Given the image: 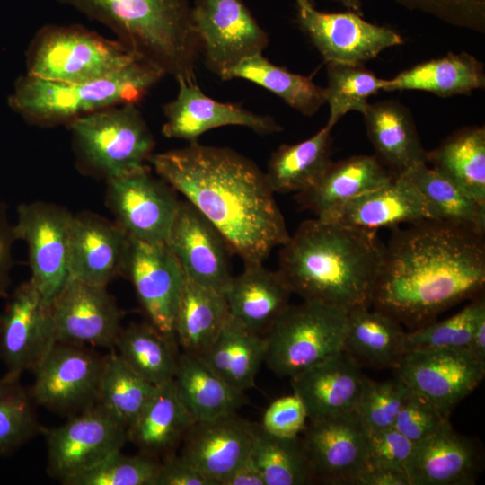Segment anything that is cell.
<instances>
[{
    "label": "cell",
    "instance_id": "d6986e66",
    "mask_svg": "<svg viewBox=\"0 0 485 485\" xmlns=\"http://www.w3.org/2000/svg\"><path fill=\"white\" fill-rule=\"evenodd\" d=\"M165 244L189 279L225 293L232 252L219 231L189 201L180 200Z\"/></svg>",
    "mask_w": 485,
    "mask_h": 485
},
{
    "label": "cell",
    "instance_id": "4fadbf2b",
    "mask_svg": "<svg viewBox=\"0 0 485 485\" xmlns=\"http://www.w3.org/2000/svg\"><path fill=\"white\" fill-rule=\"evenodd\" d=\"M300 28L326 63L365 64L382 51L403 43L395 31L347 11L325 13L308 0H295Z\"/></svg>",
    "mask_w": 485,
    "mask_h": 485
},
{
    "label": "cell",
    "instance_id": "7402d4cb",
    "mask_svg": "<svg viewBox=\"0 0 485 485\" xmlns=\"http://www.w3.org/2000/svg\"><path fill=\"white\" fill-rule=\"evenodd\" d=\"M130 237L117 223L99 215H73L70 227V278L105 287L125 273Z\"/></svg>",
    "mask_w": 485,
    "mask_h": 485
},
{
    "label": "cell",
    "instance_id": "9f6ffc18",
    "mask_svg": "<svg viewBox=\"0 0 485 485\" xmlns=\"http://www.w3.org/2000/svg\"><path fill=\"white\" fill-rule=\"evenodd\" d=\"M220 485H265L251 452Z\"/></svg>",
    "mask_w": 485,
    "mask_h": 485
},
{
    "label": "cell",
    "instance_id": "4dcf8cb0",
    "mask_svg": "<svg viewBox=\"0 0 485 485\" xmlns=\"http://www.w3.org/2000/svg\"><path fill=\"white\" fill-rule=\"evenodd\" d=\"M406 331L392 316L363 306L347 315L343 351L360 367L394 368L405 354Z\"/></svg>",
    "mask_w": 485,
    "mask_h": 485
},
{
    "label": "cell",
    "instance_id": "484cf974",
    "mask_svg": "<svg viewBox=\"0 0 485 485\" xmlns=\"http://www.w3.org/2000/svg\"><path fill=\"white\" fill-rule=\"evenodd\" d=\"M321 220L377 231L401 224L434 220V216L419 190L400 174Z\"/></svg>",
    "mask_w": 485,
    "mask_h": 485
},
{
    "label": "cell",
    "instance_id": "ffe728a7",
    "mask_svg": "<svg viewBox=\"0 0 485 485\" xmlns=\"http://www.w3.org/2000/svg\"><path fill=\"white\" fill-rule=\"evenodd\" d=\"M51 311L57 342L115 347L121 314L105 287L70 278Z\"/></svg>",
    "mask_w": 485,
    "mask_h": 485
},
{
    "label": "cell",
    "instance_id": "91938a15",
    "mask_svg": "<svg viewBox=\"0 0 485 485\" xmlns=\"http://www.w3.org/2000/svg\"><path fill=\"white\" fill-rule=\"evenodd\" d=\"M308 1H310V2L313 3V0H308Z\"/></svg>",
    "mask_w": 485,
    "mask_h": 485
},
{
    "label": "cell",
    "instance_id": "e575fe53",
    "mask_svg": "<svg viewBox=\"0 0 485 485\" xmlns=\"http://www.w3.org/2000/svg\"><path fill=\"white\" fill-rule=\"evenodd\" d=\"M228 316L223 293L184 276L174 322L176 341L183 353L199 357L216 339Z\"/></svg>",
    "mask_w": 485,
    "mask_h": 485
},
{
    "label": "cell",
    "instance_id": "cb8c5ba5",
    "mask_svg": "<svg viewBox=\"0 0 485 485\" xmlns=\"http://www.w3.org/2000/svg\"><path fill=\"white\" fill-rule=\"evenodd\" d=\"M290 378L307 419L317 420L356 410L366 376L342 350Z\"/></svg>",
    "mask_w": 485,
    "mask_h": 485
},
{
    "label": "cell",
    "instance_id": "603a6c76",
    "mask_svg": "<svg viewBox=\"0 0 485 485\" xmlns=\"http://www.w3.org/2000/svg\"><path fill=\"white\" fill-rule=\"evenodd\" d=\"M255 425L236 412L195 421L181 444L180 454L220 485L251 454Z\"/></svg>",
    "mask_w": 485,
    "mask_h": 485
},
{
    "label": "cell",
    "instance_id": "9a60e30c",
    "mask_svg": "<svg viewBox=\"0 0 485 485\" xmlns=\"http://www.w3.org/2000/svg\"><path fill=\"white\" fill-rule=\"evenodd\" d=\"M173 190L146 165L107 179V202L116 222L146 242H165L180 203Z\"/></svg>",
    "mask_w": 485,
    "mask_h": 485
},
{
    "label": "cell",
    "instance_id": "ab89813d",
    "mask_svg": "<svg viewBox=\"0 0 485 485\" xmlns=\"http://www.w3.org/2000/svg\"><path fill=\"white\" fill-rule=\"evenodd\" d=\"M177 341L153 324L131 323L120 330L117 347L120 357L154 385L173 380L179 355Z\"/></svg>",
    "mask_w": 485,
    "mask_h": 485
},
{
    "label": "cell",
    "instance_id": "f907efd6",
    "mask_svg": "<svg viewBox=\"0 0 485 485\" xmlns=\"http://www.w3.org/2000/svg\"><path fill=\"white\" fill-rule=\"evenodd\" d=\"M413 445L393 427L368 433L366 467L406 472Z\"/></svg>",
    "mask_w": 485,
    "mask_h": 485
},
{
    "label": "cell",
    "instance_id": "6f0895ef",
    "mask_svg": "<svg viewBox=\"0 0 485 485\" xmlns=\"http://www.w3.org/2000/svg\"><path fill=\"white\" fill-rule=\"evenodd\" d=\"M469 349L478 358L485 361V311L477 319Z\"/></svg>",
    "mask_w": 485,
    "mask_h": 485
},
{
    "label": "cell",
    "instance_id": "ee69618b",
    "mask_svg": "<svg viewBox=\"0 0 485 485\" xmlns=\"http://www.w3.org/2000/svg\"><path fill=\"white\" fill-rule=\"evenodd\" d=\"M21 375L0 377V457L11 454L42 431L30 389Z\"/></svg>",
    "mask_w": 485,
    "mask_h": 485
},
{
    "label": "cell",
    "instance_id": "7c38bea8",
    "mask_svg": "<svg viewBox=\"0 0 485 485\" xmlns=\"http://www.w3.org/2000/svg\"><path fill=\"white\" fill-rule=\"evenodd\" d=\"M393 369L409 389L449 417L484 379L485 361L468 348L414 349Z\"/></svg>",
    "mask_w": 485,
    "mask_h": 485
},
{
    "label": "cell",
    "instance_id": "3957f363",
    "mask_svg": "<svg viewBox=\"0 0 485 485\" xmlns=\"http://www.w3.org/2000/svg\"><path fill=\"white\" fill-rule=\"evenodd\" d=\"M384 249L376 231L305 220L281 245L278 271L304 301L348 313L370 307Z\"/></svg>",
    "mask_w": 485,
    "mask_h": 485
},
{
    "label": "cell",
    "instance_id": "8992f818",
    "mask_svg": "<svg viewBox=\"0 0 485 485\" xmlns=\"http://www.w3.org/2000/svg\"><path fill=\"white\" fill-rule=\"evenodd\" d=\"M138 60L117 40L80 25L48 24L34 35L26 52L30 75L79 84L114 75Z\"/></svg>",
    "mask_w": 485,
    "mask_h": 485
},
{
    "label": "cell",
    "instance_id": "52a82bcc",
    "mask_svg": "<svg viewBox=\"0 0 485 485\" xmlns=\"http://www.w3.org/2000/svg\"><path fill=\"white\" fill-rule=\"evenodd\" d=\"M69 126L81 163L107 179L145 165L153 154V135L136 103L102 109Z\"/></svg>",
    "mask_w": 485,
    "mask_h": 485
},
{
    "label": "cell",
    "instance_id": "83f0119b",
    "mask_svg": "<svg viewBox=\"0 0 485 485\" xmlns=\"http://www.w3.org/2000/svg\"><path fill=\"white\" fill-rule=\"evenodd\" d=\"M224 295L229 314L264 337L289 305L292 293L278 270H269L263 263H250L232 278Z\"/></svg>",
    "mask_w": 485,
    "mask_h": 485
},
{
    "label": "cell",
    "instance_id": "e0dca14e",
    "mask_svg": "<svg viewBox=\"0 0 485 485\" xmlns=\"http://www.w3.org/2000/svg\"><path fill=\"white\" fill-rule=\"evenodd\" d=\"M56 342L51 304L29 279L14 289L0 314V357L6 372L33 371Z\"/></svg>",
    "mask_w": 485,
    "mask_h": 485
},
{
    "label": "cell",
    "instance_id": "d4e9b609",
    "mask_svg": "<svg viewBox=\"0 0 485 485\" xmlns=\"http://www.w3.org/2000/svg\"><path fill=\"white\" fill-rule=\"evenodd\" d=\"M481 467V456L474 443L447 421L414 443L406 472L410 485H471Z\"/></svg>",
    "mask_w": 485,
    "mask_h": 485
},
{
    "label": "cell",
    "instance_id": "6da1fadb",
    "mask_svg": "<svg viewBox=\"0 0 485 485\" xmlns=\"http://www.w3.org/2000/svg\"><path fill=\"white\" fill-rule=\"evenodd\" d=\"M148 162L219 231L244 264L263 263L289 238L265 173L242 154L196 141L153 154Z\"/></svg>",
    "mask_w": 485,
    "mask_h": 485
},
{
    "label": "cell",
    "instance_id": "30bf717a",
    "mask_svg": "<svg viewBox=\"0 0 485 485\" xmlns=\"http://www.w3.org/2000/svg\"><path fill=\"white\" fill-rule=\"evenodd\" d=\"M191 22L199 53L220 77L244 58L262 54L269 43L242 0H196Z\"/></svg>",
    "mask_w": 485,
    "mask_h": 485
},
{
    "label": "cell",
    "instance_id": "11a10c76",
    "mask_svg": "<svg viewBox=\"0 0 485 485\" xmlns=\"http://www.w3.org/2000/svg\"><path fill=\"white\" fill-rule=\"evenodd\" d=\"M356 485H410L405 471L365 467Z\"/></svg>",
    "mask_w": 485,
    "mask_h": 485
},
{
    "label": "cell",
    "instance_id": "5b68a950",
    "mask_svg": "<svg viewBox=\"0 0 485 485\" xmlns=\"http://www.w3.org/2000/svg\"><path fill=\"white\" fill-rule=\"evenodd\" d=\"M164 75L136 60L108 77L79 84L54 82L26 74L9 98L10 106L30 123L68 124L92 112L137 103Z\"/></svg>",
    "mask_w": 485,
    "mask_h": 485
},
{
    "label": "cell",
    "instance_id": "1f68e13d",
    "mask_svg": "<svg viewBox=\"0 0 485 485\" xmlns=\"http://www.w3.org/2000/svg\"><path fill=\"white\" fill-rule=\"evenodd\" d=\"M485 87L483 63L467 53L448 55L419 63L385 79L382 91L416 90L447 98L471 94Z\"/></svg>",
    "mask_w": 485,
    "mask_h": 485
},
{
    "label": "cell",
    "instance_id": "db71d44e",
    "mask_svg": "<svg viewBox=\"0 0 485 485\" xmlns=\"http://www.w3.org/2000/svg\"><path fill=\"white\" fill-rule=\"evenodd\" d=\"M16 241L7 216L6 207L0 200V299L5 296L10 284L13 264L12 250Z\"/></svg>",
    "mask_w": 485,
    "mask_h": 485
},
{
    "label": "cell",
    "instance_id": "60d3db41",
    "mask_svg": "<svg viewBox=\"0 0 485 485\" xmlns=\"http://www.w3.org/2000/svg\"><path fill=\"white\" fill-rule=\"evenodd\" d=\"M155 387L113 352L103 357L95 404L128 428Z\"/></svg>",
    "mask_w": 485,
    "mask_h": 485
},
{
    "label": "cell",
    "instance_id": "ba28073f",
    "mask_svg": "<svg viewBox=\"0 0 485 485\" xmlns=\"http://www.w3.org/2000/svg\"><path fill=\"white\" fill-rule=\"evenodd\" d=\"M348 313L322 304H289L264 335L267 366L291 377L343 350Z\"/></svg>",
    "mask_w": 485,
    "mask_h": 485
},
{
    "label": "cell",
    "instance_id": "44dd1931",
    "mask_svg": "<svg viewBox=\"0 0 485 485\" xmlns=\"http://www.w3.org/2000/svg\"><path fill=\"white\" fill-rule=\"evenodd\" d=\"M176 97L163 106L162 132L169 138L198 141L205 132L225 126H242L260 135L282 130L271 117L256 114L241 105L222 102L206 95L197 81H177Z\"/></svg>",
    "mask_w": 485,
    "mask_h": 485
},
{
    "label": "cell",
    "instance_id": "8fae6325",
    "mask_svg": "<svg viewBox=\"0 0 485 485\" xmlns=\"http://www.w3.org/2000/svg\"><path fill=\"white\" fill-rule=\"evenodd\" d=\"M42 431L48 447V472L62 484L121 451L128 441L127 428L97 404Z\"/></svg>",
    "mask_w": 485,
    "mask_h": 485
},
{
    "label": "cell",
    "instance_id": "f5cc1de1",
    "mask_svg": "<svg viewBox=\"0 0 485 485\" xmlns=\"http://www.w3.org/2000/svg\"><path fill=\"white\" fill-rule=\"evenodd\" d=\"M154 485H216L181 454H172L160 462Z\"/></svg>",
    "mask_w": 485,
    "mask_h": 485
},
{
    "label": "cell",
    "instance_id": "836d02e7",
    "mask_svg": "<svg viewBox=\"0 0 485 485\" xmlns=\"http://www.w3.org/2000/svg\"><path fill=\"white\" fill-rule=\"evenodd\" d=\"M173 383L195 421L234 413L246 402L243 392L227 384L195 355H179Z\"/></svg>",
    "mask_w": 485,
    "mask_h": 485
},
{
    "label": "cell",
    "instance_id": "681fc988",
    "mask_svg": "<svg viewBox=\"0 0 485 485\" xmlns=\"http://www.w3.org/2000/svg\"><path fill=\"white\" fill-rule=\"evenodd\" d=\"M448 418L432 403L409 389L392 427L416 443L436 432L449 421Z\"/></svg>",
    "mask_w": 485,
    "mask_h": 485
},
{
    "label": "cell",
    "instance_id": "7a4b0ae2",
    "mask_svg": "<svg viewBox=\"0 0 485 485\" xmlns=\"http://www.w3.org/2000/svg\"><path fill=\"white\" fill-rule=\"evenodd\" d=\"M484 286V235L425 220L396 229L384 245L370 306L410 331L476 296Z\"/></svg>",
    "mask_w": 485,
    "mask_h": 485
},
{
    "label": "cell",
    "instance_id": "b9f144b4",
    "mask_svg": "<svg viewBox=\"0 0 485 485\" xmlns=\"http://www.w3.org/2000/svg\"><path fill=\"white\" fill-rule=\"evenodd\" d=\"M251 454L265 485H305L313 482L300 436H274L256 424Z\"/></svg>",
    "mask_w": 485,
    "mask_h": 485
},
{
    "label": "cell",
    "instance_id": "2e32d148",
    "mask_svg": "<svg viewBox=\"0 0 485 485\" xmlns=\"http://www.w3.org/2000/svg\"><path fill=\"white\" fill-rule=\"evenodd\" d=\"M301 439L313 482L356 485L366 466L368 442L356 410L309 420Z\"/></svg>",
    "mask_w": 485,
    "mask_h": 485
},
{
    "label": "cell",
    "instance_id": "4316f807",
    "mask_svg": "<svg viewBox=\"0 0 485 485\" xmlns=\"http://www.w3.org/2000/svg\"><path fill=\"white\" fill-rule=\"evenodd\" d=\"M394 176L375 155H354L331 162L314 185L296 194V199L302 208L322 219Z\"/></svg>",
    "mask_w": 485,
    "mask_h": 485
},
{
    "label": "cell",
    "instance_id": "7bdbcfd3",
    "mask_svg": "<svg viewBox=\"0 0 485 485\" xmlns=\"http://www.w3.org/2000/svg\"><path fill=\"white\" fill-rule=\"evenodd\" d=\"M327 78L324 96L329 105V118L325 127L331 129L349 111L363 114L369 97L382 91L385 81L364 64L331 62L327 63Z\"/></svg>",
    "mask_w": 485,
    "mask_h": 485
},
{
    "label": "cell",
    "instance_id": "74e56055",
    "mask_svg": "<svg viewBox=\"0 0 485 485\" xmlns=\"http://www.w3.org/2000/svg\"><path fill=\"white\" fill-rule=\"evenodd\" d=\"M427 163L485 203V128L463 127L428 152Z\"/></svg>",
    "mask_w": 485,
    "mask_h": 485
},
{
    "label": "cell",
    "instance_id": "680465c9",
    "mask_svg": "<svg viewBox=\"0 0 485 485\" xmlns=\"http://www.w3.org/2000/svg\"><path fill=\"white\" fill-rule=\"evenodd\" d=\"M340 4L347 10L357 13L363 16L361 0H331Z\"/></svg>",
    "mask_w": 485,
    "mask_h": 485
},
{
    "label": "cell",
    "instance_id": "7dc6e473",
    "mask_svg": "<svg viewBox=\"0 0 485 485\" xmlns=\"http://www.w3.org/2000/svg\"><path fill=\"white\" fill-rule=\"evenodd\" d=\"M408 392L397 376L383 382L366 378L356 411L368 433L393 426Z\"/></svg>",
    "mask_w": 485,
    "mask_h": 485
},
{
    "label": "cell",
    "instance_id": "8d00e7d4",
    "mask_svg": "<svg viewBox=\"0 0 485 485\" xmlns=\"http://www.w3.org/2000/svg\"><path fill=\"white\" fill-rule=\"evenodd\" d=\"M401 174L419 190L434 220L484 235L485 203L476 200L428 163L415 164Z\"/></svg>",
    "mask_w": 485,
    "mask_h": 485
},
{
    "label": "cell",
    "instance_id": "d6a6232c",
    "mask_svg": "<svg viewBox=\"0 0 485 485\" xmlns=\"http://www.w3.org/2000/svg\"><path fill=\"white\" fill-rule=\"evenodd\" d=\"M265 350L264 337L229 314L216 339L199 357L227 384L244 392L255 385Z\"/></svg>",
    "mask_w": 485,
    "mask_h": 485
},
{
    "label": "cell",
    "instance_id": "bcb514c9",
    "mask_svg": "<svg viewBox=\"0 0 485 485\" xmlns=\"http://www.w3.org/2000/svg\"><path fill=\"white\" fill-rule=\"evenodd\" d=\"M160 461L141 453L116 452L91 469L69 479L65 485H154Z\"/></svg>",
    "mask_w": 485,
    "mask_h": 485
},
{
    "label": "cell",
    "instance_id": "f546056e",
    "mask_svg": "<svg viewBox=\"0 0 485 485\" xmlns=\"http://www.w3.org/2000/svg\"><path fill=\"white\" fill-rule=\"evenodd\" d=\"M194 422L172 380L156 385L146 406L127 428L128 441L143 454L165 458L174 454Z\"/></svg>",
    "mask_w": 485,
    "mask_h": 485
},
{
    "label": "cell",
    "instance_id": "c3c4849f",
    "mask_svg": "<svg viewBox=\"0 0 485 485\" xmlns=\"http://www.w3.org/2000/svg\"><path fill=\"white\" fill-rule=\"evenodd\" d=\"M410 10L480 33L485 32V0H394Z\"/></svg>",
    "mask_w": 485,
    "mask_h": 485
},
{
    "label": "cell",
    "instance_id": "f35d334b",
    "mask_svg": "<svg viewBox=\"0 0 485 485\" xmlns=\"http://www.w3.org/2000/svg\"><path fill=\"white\" fill-rule=\"evenodd\" d=\"M220 78H241L254 83L305 116L315 114L325 104L324 88L317 85L311 76L276 66L262 54L244 58Z\"/></svg>",
    "mask_w": 485,
    "mask_h": 485
},
{
    "label": "cell",
    "instance_id": "f6af8a7d",
    "mask_svg": "<svg viewBox=\"0 0 485 485\" xmlns=\"http://www.w3.org/2000/svg\"><path fill=\"white\" fill-rule=\"evenodd\" d=\"M485 311L481 295L453 316L406 331L405 350L468 348L480 314ZM405 352V353H406Z\"/></svg>",
    "mask_w": 485,
    "mask_h": 485
},
{
    "label": "cell",
    "instance_id": "9c48e42d",
    "mask_svg": "<svg viewBox=\"0 0 485 485\" xmlns=\"http://www.w3.org/2000/svg\"><path fill=\"white\" fill-rule=\"evenodd\" d=\"M73 214L52 203L34 201L17 207L13 230L26 242L31 282L49 304L70 278V227Z\"/></svg>",
    "mask_w": 485,
    "mask_h": 485
},
{
    "label": "cell",
    "instance_id": "f1b7e54d",
    "mask_svg": "<svg viewBox=\"0 0 485 485\" xmlns=\"http://www.w3.org/2000/svg\"><path fill=\"white\" fill-rule=\"evenodd\" d=\"M375 156L394 175L427 163L410 110L396 100L369 103L362 114Z\"/></svg>",
    "mask_w": 485,
    "mask_h": 485
},
{
    "label": "cell",
    "instance_id": "ac0fdd59",
    "mask_svg": "<svg viewBox=\"0 0 485 485\" xmlns=\"http://www.w3.org/2000/svg\"><path fill=\"white\" fill-rule=\"evenodd\" d=\"M125 273L149 322L176 340L174 322L184 274L165 242H146L130 237Z\"/></svg>",
    "mask_w": 485,
    "mask_h": 485
},
{
    "label": "cell",
    "instance_id": "5bb4252c",
    "mask_svg": "<svg viewBox=\"0 0 485 485\" xmlns=\"http://www.w3.org/2000/svg\"><path fill=\"white\" fill-rule=\"evenodd\" d=\"M102 362L84 346L56 342L32 371L35 403L71 416L93 406Z\"/></svg>",
    "mask_w": 485,
    "mask_h": 485
},
{
    "label": "cell",
    "instance_id": "d590c367",
    "mask_svg": "<svg viewBox=\"0 0 485 485\" xmlns=\"http://www.w3.org/2000/svg\"><path fill=\"white\" fill-rule=\"evenodd\" d=\"M331 144V129L324 126L308 139L280 146L264 172L273 193H299L314 185L332 162Z\"/></svg>",
    "mask_w": 485,
    "mask_h": 485
},
{
    "label": "cell",
    "instance_id": "816d5d0a",
    "mask_svg": "<svg viewBox=\"0 0 485 485\" xmlns=\"http://www.w3.org/2000/svg\"><path fill=\"white\" fill-rule=\"evenodd\" d=\"M307 414L301 400L293 392L273 401L265 410L260 428L274 436H299L306 427Z\"/></svg>",
    "mask_w": 485,
    "mask_h": 485
},
{
    "label": "cell",
    "instance_id": "277c9868",
    "mask_svg": "<svg viewBox=\"0 0 485 485\" xmlns=\"http://www.w3.org/2000/svg\"><path fill=\"white\" fill-rule=\"evenodd\" d=\"M110 29L139 61L196 81L199 47L188 0H57Z\"/></svg>",
    "mask_w": 485,
    "mask_h": 485
}]
</instances>
